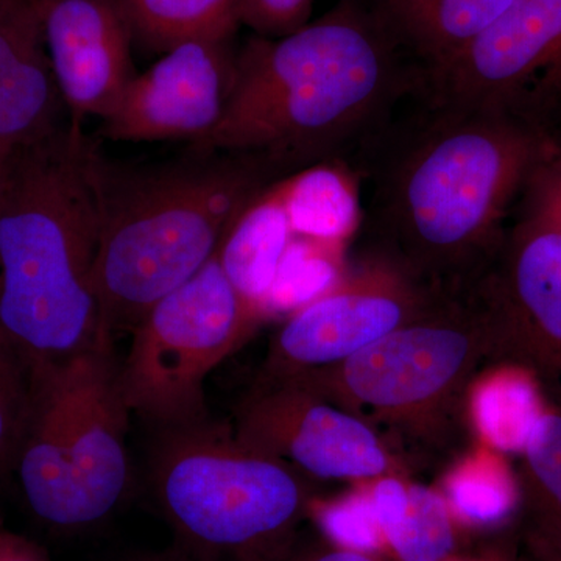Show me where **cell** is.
<instances>
[{
    "instance_id": "obj_1",
    "label": "cell",
    "mask_w": 561,
    "mask_h": 561,
    "mask_svg": "<svg viewBox=\"0 0 561 561\" xmlns=\"http://www.w3.org/2000/svg\"><path fill=\"white\" fill-rule=\"evenodd\" d=\"M408 58L359 0H341L290 35H254L236 54L220 124L192 149L251 154L279 173L328 161L420 87Z\"/></svg>"
},
{
    "instance_id": "obj_2",
    "label": "cell",
    "mask_w": 561,
    "mask_h": 561,
    "mask_svg": "<svg viewBox=\"0 0 561 561\" xmlns=\"http://www.w3.org/2000/svg\"><path fill=\"white\" fill-rule=\"evenodd\" d=\"M376 194L386 251L438 290L481 275L513 198L556 144L542 125L482 106L431 102Z\"/></svg>"
},
{
    "instance_id": "obj_3",
    "label": "cell",
    "mask_w": 561,
    "mask_h": 561,
    "mask_svg": "<svg viewBox=\"0 0 561 561\" xmlns=\"http://www.w3.org/2000/svg\"><path fill=\"white\" fill-rule=\"evenodd\" d=\"M84 171L98 219L94 289L111 334L135 330L205 267L232 221L283 179L251 154L192 149L162 164L111 160L90 138Z\"/></svg>"
},
{
    "instance_id": "obj_4",
    "label": "cell",
    "mask_w": 561,
    "mask_h": 561,
    "mask_svg": "<svg viewBox=\"0 0 561 561\" xmlns=\"http://www.w3.org/2000/svg\"><path fill=\"white\" fill-rule=\"evenodd\" d=\"M88 136L69 124L3 157L0 335L28 367L61 364L114 337L94 289L98 219Z\"/></svg>"
},
{
    "instance_id": "obj_5",
    "label": "cell",
    "mask_w": 561,
    "mask_h": 561,
    "mask_svg": "<svg viewBox=\"0 0 561 561\" xmlns=\"http://www.w3.org/2000/svg\"><path fill=\"white\" fill-rule=\"evenodd\" d=\"M490 367L489 320L471 283L341 364L290 379L386 427L409 451L445 457L467 442L470 390Z\"/></svg>"
},
{
    "instance_id": "obj_6",
    "label": "cell",
    "mask_w": 561,
    "mask_h": 561,
    "mask_svg": "<svg viewBox=\"0 0 561 561\" xmlns=\"http://www.w3.org/2000/svg\"><path fill=\"white\" fill-rule=\"evenodd\" d=\"M151 491L179 561H280L311 511V478L205 420L162 430Z\"/></svg>"
},
{
    "instance_id": "obj_7",
    "label": "cell",
    "mask_w": 561,
    "mask_h": 561,
    "mask_svg": "<svg viewBox=\"0 0 561 561\" xmlns=\"http://www.w3.org/2000/svg\"><path fill=\"white\" fill-rule=\"evenodd\" d=\"M113 339L32 368L31 416L14 474L33 515L54 529L98 526L130 490V409Z\"/></svg>"
},
{
    "instance_id": "obj_8",
    "label": "cell",
    "mask_w": 561,
    "mask_h": 561,
    "mask_svg": "<svg viewBox=\"0 0 561 561\" xmlns=\"http://www.w3.org/2000/svg\"><path fill=\"white\" fill-rule=\"evenodd\" d=\"M264 320L227 278L216 251L197 275L165 295L133 330L119 367L125 404L161 430L208 420L206 378Z\"/></svg>"
},
{
    "instance_id": "obj_9",
    "label": "cell",
    "mask_w": 561,
    "mask_h": 561,
    "mask_svg": "<svg viewBox=\"0 0 561 561\" xmlns=\"http://www.w3.org/2000/svg\"><path fill=\"white\" fill-rule=\"evenodd\" d=\"M445 291L427 286L390 254H375L287 316L257 381L341 364L423 316Z\"/></svg>"
},
{
    "instance_id": "obj_10",
    "label": "cell",
    "mask_w": 561,
    "mask_h": 561,
    "mask_svg": "<svg viewBox=\"0 0 561 561\" xmlns=\"http://www.w3.org/2000/svg\"><path fill=\"white\" fill-rule=\"evenodd\" d=\"M434 103L482 106L542 125L561 102V0H513L459 54L421 72Z\"/></svg>"
},
{
    "instance_id": "obj_11",
    "label": "cell",
    "mask_w": 561,
    "mask_h": 561,
    "mask_svg": "<svg viewBox=\"0 0 561 561\" xmlns=\"http://www.w3.org/2000/svg\"><path fill=\"white\" fill-rule=\"evenodd\" d=\"M474 286L489 320L491 367L518 368L561 397V232L524 214Z\"/></svg>"
},
{
    "instance_id": "obj_12",
    "label": "cell",
    "mask_w": 561,
    "mask_h": 561,
    "mask_svg": "<svg viewBox=\"0 0 561 561\" xmlns=\"http://www.w3.org/2000/svg\"><path fill=\"white\" fill-rule=\"evenodd\" d=\"M243 445L321 481L368 482L404 468L386 435L295 379L257 381L236 413Z\"/></svg>"
},
{
    "instance_id": "obj_13",
    "label": "cell",
    "mask_w": 561,
    "mask_h": 561,
    "mask_svg": "<svg viewBox=\"0 0 561 561\" xmlns=\"http://www.w3.org/2000/svg\"><path fill=\"white\" fill-rule=\"evenodd\" d=\"M236 54L231 41H194L165 51L133 77L103 119V135L121 142L186 140L202 146L227 108Z\"/></svg>"
},
{
    "instance_id": "obj_14",
    "label": "cell",
    "mask_w": 561,
    "mask_h": 561,
    "mask_svg": "<svg viewBox=\"0 0 561 561\" xmlns=\"http://www.w3.org/2000/svg\"><path fill=\"white\" fill-rule=\"evenodd\" d=\"M44 39L69 121L105 119L136 76L121 0H38Z\"/></svg>"
},
{
    "instance_id": "obj_15",
    "label": "cell",
    "mask_w": 561,
    "mask_h": 561,
    "mask_svg": "<svg viewBox=\"0 0 561 561\" xmlns=\"http://www.w3.org/2000/svg\"><path fill=\"white\" fill-rule=\"evenodd\" d=\"M65 110L38 0H0V157L60 131Z\"/></svg>"
},
{
    "instance_id": "obj_16",
    "label": "cell",
    "mask_w": 561,
    "mask_h": 561,
    "mask_svg": "<svg viewBox=\"0 0 561 561\" xmlns=\"http://www.w3.org/2000/svg\"><path fill=\"white\" fill-rule=\"evenodd\" d=\"M513 0H376V16L421 72L459 54Z\"/></svg>"
},
{
    "instance_id": "obj_17",
    "label": "cell",
    "mask_w": 561,
    "mask_h": 561,
    "mask_svg": "<svg viewBox=\"0 0 561 561\" xmlns=\"http://www.w3.org/2000/svg\"><path fill=\"white\" fill-rule=\"evenodd\" d=\"M294 239L279 179L245 206L217 250L227 278L265 319V302Z\"/></svg>"
},
{
    "instance_id": "obj_18",
    "label": "cell",
    "mask_w": 561,
    "mask_h": 561,
    "mask_svg": "<svg viewBox=\"0 0 561 561\" xmlns=\"http://www.w3.org/2000/svg\"><path fill=\"white\" fill-rule=\"evenodd\" d=\"M283 187L295 238L341 245L359 224L356 181L335 162L283 176Z\"/></svg>"
},
{
    "instance_id": "obj_19",
    "label": "cell",
    "mask_w": 561,
    "mask_h": 561,
    "mask_svg": "<svg viewBox=\"0 0 561 561\" xmlns=\"http://www.w3.org/2000/svg\"><path fill=\"white\" fill-rule=\"evenodd\" d=\"M542 411L538 382L513 367L483 370L468 398V415L476 437L497 453H522Z\"/></svg>"
},
{
    "instance_id": "obj_20",
    "label": "cell",
    "mask_w": 561,
    "mask_h": 561,
    "mask_svg": "<svg viewBox=\"0 0 561 561\" xmlns=\"http://www.w3.org/2000/svg\"><path fill=\"white\" fill-rule=\"evenodd\" d=\"M133 36L165 51L194 41H232L242 25L241 0H121Z\"/></svg>"
},
{
    "instance_id": "obj_21",
    "label": "cell",
    "mask_w": 561,
    "mask_h": 561,
    "mask_svg": "<svg viewBox=\"0 0 561 561\" xmlns=\"http://www.w3.org/2000/svg\"><path fill=\"white\" fill-rule=\"evenodd\" d=\"M519 456L526 537L561 551V409L541 412Z\"/></svg>"
},
{
    "instance_id": "obj_22",
    "label": "cell",
    "mask_w": 561,
    "mask_h": 561,
    "mask_svg": "<svg viewBox=\"0 0 561 561\" xmlns=\"http://www.w3.org/2000/svg\"><path fill=\"white\" fill-rule=\"evenodd\" d=\"M446 474L443 496L453 515L476 527L501 524L522 502L518 479L513 478L497 451L483 445Z\"/></svg>"
},
{
    "instance_id": "obj_23",
    "label": "cell",
    "mask_w": 561,
    "mask_h": 561,
    "mask_svg": "<svg viewBox=\"0 0 561 561\" xmlns=\"http://www.w3.org/2000/svg\"><path fill=\"white\" fill-rule=\"evenodd\" d=\"M453 512L440 491L409 482L408 502L383 529L400 561H446L456 548Z\"/></svg>"
},
{
    "instance_id": "obj_24",
    "label": "cell",
    "mask_w": 561,
    "mask_h": 561,
    "mask_svg": "<svg viewBox=\"0 0 561 561\" xmlns=\"http://www.w3.org/2000/svg\"><path fill=\"white\" fill-rule=\"evenodd\" d=\"M341 245L295 238L280 262L278 275L265 302V316L291 313L319 297L343 275Z\"/></svg>"
},
{
    "instance_id": "obj_25",
    "label": "cell",
    "mask_w": 561,
    "mask_h": 561,
    "mask_svg": "<svg viewBox=\"0 0 561 561\" xmlns=\"http://www.w3.org/2000/svg\"><path fill=\"white\" fill-rule=\"evenodd\" d=\"M32 409V368L0 335V478L13 474Z\"/></svg>"
},
{
    "instance_id": "obj_26",
    "label": "cell",
    "mask_w": 561,
    "mask_h": 561,
    "mask_svg": "<svg viewBox=\"0 0 561 561\" xmlns=\"http://www.w3.org/2000/svg\"><path fill=\"white\" fill-rule=\"evenodd\" d=\"M309 515L320 527L324 540L339 548L375 556L386 546L373 508L370 489L353 491L331 501L313 497Z\"/></svg>"
},
{
    "instance_id": "obj_27",
    "label": "cell",
    "mask_w": 561,
    "mask_h": 561,
    "mask_svg": "<svg viewBox=\"0 0 561 561\" xmlns=\"http://www.w3.org/2000/svg\"><path fill=\"white\" fill-rule=\"evenodd\" d=\"M313 0H241L242 25L262 38H280L311 20Z\"/></svg>"
},
{
    "instance_id": "obj_28",
    "label": "cell",
    "mask_w": 561,
    "mask_h": 561,
    "mask_svg": "<svg viewBox=\"0 0 561 561\" xmlns=\"http://www.w3.org/2000/svg\"><path fill=\"white\" fill-rule=\"evenodd\" d=\"M524 214L561 232V149L556 147L531 171L524 186Z\"/></svg>"
},
{
    "instance_id": "obj_29",
    "label": "cell",
    "mask_w": 561,
    "mask_h": 561,
    "mask_svg": "<svg viewBox=\"0 0 561 561\" xmlns=\"http://www.w3.org/2000/svg\"><path fill=\"white\" fill-rule=\"evenodd\" d=\"M280 561H381L376 559L373 553H364L350 551V549L339 548V546L332 545V542L313 541L308 545H297L291 548V551L287 553Z\"/></svg>"
},
{
    "instance_id": "obj_30",
    "label": "cell",
    "mask_w": 561,
    "mask_h": 561,
    "mask_svg": "<svg viewBox=\"0 0 561 561\" xmlns=\"http://www.w3.org/2000/svg\"><path fill=\"white\" fill-rule=\"evenodd\" d=\"M0 561H49L36 542L14 531L0 529Z\"/></svg>"
},
{
    "instance_id": "obj_31",
    "label": "cell",
    "mask_w": 561,
    "mask_h": 561,
    "mask_svg": "<svg viewBox=\"0 0 561 561\" xmlns=\"http://www.w3.org/2000/svg\"><path fill=\"white\" fill-rule=\"evenodd\" d=\"M529 561H561L560 549L526 537Z\"/></svg>"
},
{
    "instance_id": "obj_32",
    "label": "cell",
    "mask_w": 561,
    "mask_h": 561,
    "mask_svg": "<svg viewBox=\"0 0 561 561\" xmlns=\"http://www.w3.org/2000/svg\"><path fill=\"white\" fill-rule=\"evenodd\" d=\"M131 561H179L173 553H168V556L160 557H144V559H136Z\"/></svg>"
},
{
    "instance_id": "obj_33",
    "label": "cell",
    "mask_w": 561,
    "mask_h": 561,
    "mask_svg": "<svg viewBox=\"0 0 561 561\" xmlns=\"http://www.w3.org/2000/svg\"><path fill=\"white\" fill-rule=\"evenodd\" d=\"M3 157H0V187H2Z\"/></svg>"
},
{
    "instance_id": "obj_34",
    "label": "cell",
    "mask_w": 561,
    "mask_h": 561,
    "mask_svg": "<svg viewBox=\"0 0 561 561\" xmlns=\"http://www.w3.org/2000/svg\"><path fill=\"white\" fill-rule=\"evenodd\" d=\"M446 561H454V560H449V559H448V560H446ZM459 561H467V560H459ZM471 561H474V560H471Z\"/></svg>"
}]
</instances>
